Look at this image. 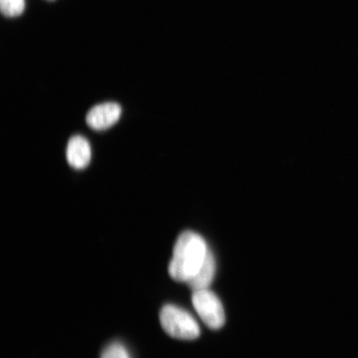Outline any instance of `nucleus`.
I'll return each mask as SVG.
<instances>
[{
  "instance_id": "obj_1",
  "label": "nucleus",
  "mask_w": 358,
  "mask_h": 358,
  "mask_svg": "<svg viewBox=\"0 0 358 358\" xmlns=\"http://www.w3.org/2000/svg\"><path fill=\"white\" fill-rule=\"evenodd\" d=\"M209 249L200 235L185 231L174 245L173 255L169 266L171 278L178 282H189L203 266Z\"/></svg>"
},
{
  "instance_id": "obj_2",
  "label": "nucleus",
  "mask_w": 358,
  "mask_h": 358,
  "mask_svg": "<svg viewBox=\"0 0 358 358\" xmlns=\"http://www.w3.org/2000/svg\"><path fill=\"white\" fill-rule=\"evenodd\" d=\"M160 323L172 338L192 340L199 337L200 328L189 312L172 304L165 306L160 312Z\"/></svg>"
},
{
  "instance_id": "obj_3",
  "label": "nucleus",
  "mask_w": 358,
  "mask_h": 358,
  "mask_svg": "<svg viewBox=\"0 0 358 358\" xmlns=\"http://www.w3.org/2000/svg\"><path fill=\"white\" fill-rule=\"evenodd\" d=\"M192 304L209 329L217 330L225 324V311L220 299L212 291L203 289L192 294Z\"/></svg>"
},
{
  "instance_id": "obj_4",
  "label": "nucleus",
  "mask_w": 358,
  "mask_h": 358,
  "mask_svg": "<svg viewBox=\"0 0 358 358\" xmlns=\"http://www.w3.org/2000/svg\"><path fill=\"white\" fill-rule=\"evenodd\" d=\"M122 106L117 103L106 102L93 106L87 115V123L95 131H105L118 122L122 115Z\"/></svg>"
},
{
  "instance_id": "obj_5",
  "label": "nucleus",
  "mask_w": 358,
  "mask_h": 358,
  "mask_svg": "<svg viewBox=\"0 0 358 358\" xmlns=\"http://www.w3.org/2000/svg\"><path fill=\"white\" fill-rule=\"evenodd\" d=\"M66 159L71 167L83 169L92 159V149L88 141L82 136L71 137L66 147Z\"/></svg>"
},
{
  "instance_id": "obj_6",
  "label": "nucleus",
  "mask_w": 358,
  "mask_h": 358,
  "mask_svg": "<svg viewBox=\"0 0 358 358\" xmlns=\"http://www.w3.org/2000/svg\"><path fill=\"white\" fill-rule=\"evenodd\" d=\"M215 273H216V262H215L213 254L209 250L203 266L200 268L194 278L187 284L189 285L192 292L208 289L214 279Z\"/></svg>"
},
{
  "instance_id": "obj_7",
  "label": "nucleus",
  "mask_w": 358,
  "mask_h": 358,
  "mask_svg": "<svg viewBox=\"0 0 358 358\" xmlns=\"http://www.w3.org/2000/svg\"><path fill=\"white\" fill-rule=\"evenodd\" d=\"M0 7L4 16L16 17L24 10V0H0Z\"/></svg>"
},
{
  "instance_id": "obj_8",
  "label": "nucleus",
  "mask_w": 358,
  "mask_h": 358,
  "mask_svg": "<svg viewBox=\"0 0 358 358\" xmlns=\"http://www.w3.org/2000/svg\"><path fill=\"white\" fill-rule=\"evenodd\" d=\"M101 358H131V357L123 344L113 343L103 351Z\"/></svg>"
}]
</instances>
